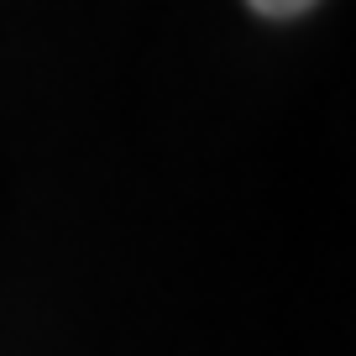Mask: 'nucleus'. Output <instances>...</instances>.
<instances>
[{"label": "nucleus", "instance_id": "obj_1", "mask_svg": "<svg viewBox=\"0 0 356 356\" xmlns=\"http://www.w3.org/2000/svg\"><path fill=\"white\" fill-rule=\"evenodd\" d=\"M246 6L262 16H299V11H309L314 0H246Z\"/></svg>", "mask_w": 356, "mask_h": 356}]
</instances>
